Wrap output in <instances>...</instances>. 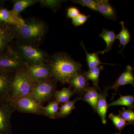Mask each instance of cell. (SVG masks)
Listing matches in <instances>:
<instances>
[{
    "instance_id": "6da1fadb",
    "label": "cell",
    "mask_w": 134,
    "mask_h": 134,
    "mask_svg": "<svg viewBox=\"0 0 134 134\" xmlns=\"http://www.w3.org/2000/svg\"><path fill=\"white\" fill-rule=\"evenodd\" d=\"M25 21L23 25H10L15 39L19 43L39 47L48 31V25L44 21L37 18Z\"/></svg>"
},
{
    "instance_id": "7a4b0ae2",
    "label": "cell",
    "mask_w": 134,
    "mask_h": 134,
    "mask_svg": "<svg viewBox=\"0 0 134 134\" xmlns=\"http://www.w3.org/2000/svg\"><path fill=\"white\" fill-rule=\"evenodd\" d=\"M48 64L52 77L63 84L68 83L70 79L82 72L80 62L72 59L66 53H55L50 56Z\"/></svg>"
},
{
    "instance_id": "3957f363",
    "label": "cell",
    "mask_w": 134,
    "mask_h": 134,
    "mask_svg": "<svg viewBox=\"0 0 134 134\" xmlns=\"http://www.w3.org/2000/svg\"><path fill=\"white\" fill-rule=\"evenodd\" d=\"M10 45L26 65L47 63L49 62L50 55L39 47L18 42Z\"/></svg>"
},
{
    "instance_id": "277c9868",
    "label": "cell",
    "mask_w": 134,
    "mask_h": 134,
    "mask_svg": "<svg viewBox=\"0 0 134 134\" xmlns=\"http://www.w3.org/2000/svg\"><path fill=\"white\" fill-rule=\"evenodd\" d=\"M35 84L26 74L24 68L17 71L11 85L10 100L31 94Z\"/></svg>"
},
{
    "instance_id": "5b68a950",
    "label": "cell",
    "mask_w": 134,
    "mask_h": 134,
    "mask_svg": "<svg viewBox=\"0 0 134 134\" xmlns=\"http://www.w3.org/2000/svg\"><path fill=\"white\" fill-rule=\"evenodd\" d=\"M57 82L51 78L36 83L31 95L41 104L51 101L56 91Z\"/></svg>"
},
{
    "instance_id": "8992f818",
    "label": "cell",
    "mask_w": 134,
    "mask_h": 134,
    "mask_svg": "<svg viewBox=\"0 0 134 134\" xmlns=\"http://www.w3.org/2000/svg\"><path fill=\"white\" fill-rule=\"evenodd\" d=\"M10 45L0 55V70L9 73H15L26 66Z\"/></svg>"
},
{
    "instance_id": "52a82bcc",
    "label": "cell",
    "mask_w": 134,
    "mask_h": 134,
    "mask_svg": "<svg viewBox=\"0 0 134 134\" xmlns=\"http://www.w3.org/2000/svg\"><path fill=\"white\" fill-rule=\"evenodd\" d=\"M10 101L15 111L20 113L43 115V106L31 94Z\"/></svg>"
},
{
    "instance_id": "ba28073f",
    "label": "cell",
    "mask_w": 134,
    "mask_h": 134,
    "mask_svg": "<svg viewBox=\"0 0 134 134\" xmlns=\"http://www.w3.org/2000/svg\"><path fill=\"white\" fill-rule=\"evenodd\" d=\"M15 111L10 100L0 99V134H13L11 120Z\"/></svg>"
},
{
    "instance_id": "9c48e42d",
    "label": "cell",
    "mask_w": 134,
    "mask_h": 134,
    "mask_svg": "<svg viewBox=\"0 0 134 134\" xmlns=\"http://www.w3.org/2000/svg\"><path fill=\"white\" fill-rule=\"evenodd\" d=\"M30 78L36 83L52 77L50 66L48 63L27 65L24 68Z\"/></svg>"
},
{
    "instance_id": "30bf717a",
    "label": "cell",
    "mask_w": 134,
    "mask_h": 134,
    "mask_svg": "<svg viewBox=\"0 0 134 134\" xmlns=\"http://www.w3.org/2000/svg\"><path fill=\"white\" fill-rule=\"evenodd\" d=\"M15 73L0 70V99L10 100L11 85Z\"/></svg>"
},
{
    "instance_id": "8fae6325",
    "label": "cell",
    "mask_w": 134,
    "mask_h": 134,
    "mask_svg": "<svg viewBox=\"0 0 134 134\" xmlns=\"http://www.w3.org/2000/svg\"><path fill=\"white\" fill-rule=\"evenodd\" d=\"M14 39L10 25L0 22V55L6 51Z\"/></svg>"
},
{
    "instance_id": "7c38bea8",
    "label": "cell",
    "mask_w": 134,
    "mask_h": 134,
    "mask_svg": "<svg viewBox=\"0 0 134 134\" xmlns=\"http://www.w3.org/2000/svg\"><path fill=\"white\" fill-rule=\"evenodd\" d=\"M134 68L130 65H128L125 71L120 76L115 83L110 86V89H113L114 93L113 95L112 98L116 94L120 86L127 84H130L134 86V76L133 73Z\"/></svg>"
},
{
    "instance_id": "4fadbf2b",
    "label": "cell",
    "mask_w": 134,
    "mask_h": 134,
    "mask_svg": "<svg viewBox=\"0 0 134 134\" xmlns=\"http://www.w3.org/2000/svg\"><path fill=\"white\" fill-rule=\"evenodd\" d=\"M0 22L11 26H19L24 24L25 21L12 10L3 7L0 9Z\"/></svg>"
},
{
    "instance_id": "5bb4252c",
    "label": "cell",
    "mask_w": 134,
    "mask_h": 134,
    "mask_svg": "<svg viewBox=\"0 0 134 134\" xmlns=\"http://www.w3.org/2000/svg\"><path fill=\"white\" fill-rule=\"evenodd\" d=\"M88 81L82 71L70 79L68 83L74 88L75 93L79 94L81 97L89 87Z\"/></svg>"
},
{
    "instance_id": "9a60e30c",
    "label": "cell",
    "mask_w": 134,
    "mask_h": 134,
    "mask_svg": "<svg viewBox=\"0 0 134 134\" xmlns=\"http://www.w3.org/2000/svg\"><path fill=\"white\" fill-rule=\"evenodd\" d=\"M97 11L103 16L113 21L117 20L118 16L115 9L107 0L96 1Z\"/></svg>"
},
{
    "instance_id": "2e32d148",
    "label": "cell",
    "mask_w": 134,
    "mask_h": 134,
    "mask_svg": "<svg viewBox=\"0 0 134 134\" xmlns=\"http://www.w3.org/2000/svg\"><path fill=\"white\" fill-rule=\"evenodd\" d=\"M110 86H106L103 93H100L96 105V112L98 114L104 125L107 123V114L108 110V104L107 98L108 96V91L110 90Z\"/></svg>"
},
{
    "instance_id": "e0dca14e",
    "label": "cell",
    "mask_w": 134,
    "mask_h": 134,
    "mask_svg": "<svg viewBox=\"0 0 134 134\" xmlns=\"http://www.w3.org/2000/svg\"><path fill=\"white\" fill-rule=\"evenodd\" d=\"M97 89L94 87L89 86L81 97L85 102L89 104L96 112V105L100 96Z\"/></svg>"
},
{
    "instance_id": "ac0fdd59",
    "label": "cell",
    "mask_w": 134,
    "mask_h": 134,
    "mask_svg": "<svg viewBox=\"0 0 134 134\" xmlns=\"http://www.w3.org/2000/svg\"><path fill=\"white\" fill-rule=\"evenodd\" d=\"M99 36L106 44V47L105 50L99 51V54H104L106 53L109 52L111 50L116 40V35L113 31L103 29L102 32L99 34Z\"/></svg>"
},
{
    "instance_id": "d6986e66",
    "label": "cell",
    "mask_w": 134,
    "mask_h": 134,
    "mask_svg": "<svg viewBox=\"0 0 134 134\" xmlns=\"http://www.w3.org/2000/svg\"><path fill=\"white\" fill-rule=\"evenodd\" d=\"M103 69L104 66L103 65H100L89 69L87 72H83L84 75L86 79L88 81L91 80L93 82V87H95L100 91L101 93L102 92L100 91L98 84L100 72Z\"/></svg>"
},
{
    "instance_id": "ffe728a7",
    "label": "cell",
    "mask_w": 134,
    "mask_h": 134,
    "mask_svg": "<svg viewBox=\"0 0 134 134\" xmlns=\"http://www.w3.org/2000/svg\"><path fill=\"white\" fill-rule=\"evenodd\" d=\"M72 88V87L70 86L68 88H64L60 90H56L54 96V100L61 105L68 102L72 96L75 94Z\"/></svg>"
},
{
    "instance_id": "44dd1931",
    "label": "cell",
    "mask_w": 134,
    "mask_h": 134,
    "mask_svg": "<svg viewBox=\"0 0 134 134\" xmlns=\"http://www.w3.org/2000/svg\"><path fill=\"white\" fill-rule=\"evenodd\" d=\"M80 44L82 47L83 48V50L86 53V62L88 64L89 69L98 66L101 64L111 65H115V64H109V63L108 64V63L101 62L100 59L99 58L98 55L99 54V51L96 52L92 53H90L87 51L82 41H81Z\"/></svg>"
},
{
    "instance_id": "7402d4cb",
    "label": "cell",
    "mask_w": 134,
    "mask_h": 134,
    "mask_svg": "<svg viewBox=\"0 0 134 134\" xmlns=\"http://www.w3.org/2000/svg\"><path fill=\"white\" fill-rule=\"evenodd\" d=\"M120 24L121 25V29L119 33L116 35V39L119 40V47H122L121 50L118 53L121 54L122 55V53L125 47L130 41L131 36L129 31L125 26L124 22L121 21L120 22Z\"/></svg>"
},
{
    "instance_id": "603a6c76",
    "label": "cell",
    "mask_w": 134,
    "mask_h": 134,
    "mask_svg": "<svg viewBox=\"0 0 134 134\" xmlns=\"http://www.w3.org/2000/svg\"><path fill=\"white\" fill-rule=\"evenodd\" d=\"M40 0H14L13 1L12 10L19 15L20 13L27 8L40 3Z\"/></svg>"
},
{
    "instance_id": "cb8c5ba5",
    "label": "cell",
    "mask_w": 134,
    "mask_h": 134,
    "mask_svg": "<svg viewBox=\"0 0 134 134\" xmlns=\"http://www.w3.org/2000/svg\"><path fill=\"white\" fill-rule=\"evenodd\" d=\"M79 100H81V97H76L74 100H69L67 103L61 105V106L59 108L58 119L66 118L68 116L75 108V103Z\"/></svg>"
},
{
    "instance_id": "d4e9b609",
    "label": "cell",
    "mask_w": 134,
    "mask_h": 134,
    "mask_svg": "<svg viewBox=\"0 0 134 134\" xmlns=\"http://www.w3.org/2000/svg\"><path fill=\"white\" fill-rule=\"evenodd\" d=\"M59 104L55 100L49 101L47 105L43 107V115L52 119L58 118Z\"/></svg>"
},
{
    "instance_id": "484cf974",
    "label": "cell",
    "mask_w": 134,
    "mask_h": 134,
    "mask_svg": "<svg viewBox=\"0 0 134 134\" xmlns=\"http://www.w3.org/2000/svg\"><path fill=\"white\" fill-rule=\"evenodd\" d=\"M120 97L117 100L108 104V107L115 106H126L128 108H134V96L127 95L122 96L120 93Z\"/></svg>"
},
{
    "instance_id": "4316f807",
    "label": "cell",
    "mask_w": 134,
    "mask_h": 134,
    "mask_svg": "<svg viewBox=\"0 0 134 134\" xmlns=\"http://www.w3.org/2000/svg\"><path fill=\"white\" fill-rule=\"evenodd\" d=\"M108 118L112 121L115 128L119 131V133H121V131L127 126L130 125L119 115H116L113 113L109 114Z\"/></svg>"
},
{
    "instance_id": "83f0119b",
    "label": "cell",
    "mask_w": 134,
    "mask_h": 134,
    "mask_svg": "<svg viewBox=\"0 0 134 134\" xmlns=\"http://www.w3.org/2000/svg\"><path fill=\"white\" fill-rule=\"evenodd\" d=\"M63 2V1L40 0V3L42 7L48 8L55 12L60 7L61 5Z\"/></svg>"
},
{
    "instance_id": "f1b7e54d",
    "label": "cell",
    "mask_w": 134,
    "mask_h": 134,
    "mask_svg": "<svg viewBox=\"0 0 134 134\" xmlns=\"http://www.w3.org/2000/svg\"><path fill=\"white\" fill-rule=\"evenodd\" d=\"M119 115L130 125H134V112L132 109H126L123 107L122 110H120L119 111Z\"/></svg>"
},
{
    "instance_id": "f546056e",
    "label": "cell",
    "mask_w": 134,
    "mask_h": 134,
    "mask_svg": "<svg viewBox=\"0 0 134 134\" xmlns=\"http://www.w3.org/2000/svg\"><path fill=\"white\" fill-rule=\"evenodd\" d=\"M72 2L78 4L83 7L90 9L94 11H97L96 1L94 0H74Z\"/></svg>"
},
{
    "instance_id": "4dcf8cb0",
    "label": "cell",
    "mask_w": 134,
    "mask_h": 134,
    "mask_svg": "<svg viewBox=\"0 0 134 134\" xmlns=\"http://www.w3.org/2000/svg\"><path fill=\"white\" fill-rule=\"evenodd\" d=\"M91 16V15H86L84 14H80L76 17L72 19V24L74 25L75 27L81 26L84 24Z\"/></svg>"
},
{
    "instance_id": "1f68e13d",
    "label": "cell",
    "mask_w": 134,
    "mask_h": 134,
    "mask_svg": "<svg viewBox=\"0 0 134 134\" xmlns=\"http://www.w3.org/2000/svg\"><path fill=\"white\" fill-rule=\"evenodd\" d=\"M80 14L79 9L76 7H70L67 9V17L69 18L73 19L79 15Z\"/></svg>"
},
{
    "instance_id": "d6a6232c",
    "label": "cell",
    "mask_w": 134,
    "mask_h": 134,
    "mask_svg": "<svg viewBox=\"0 0 134 134\" xmlns=\"http://www.w3.org/2000/svg\"><path fill=\"white\" fill-rule=\"evenodd\" d=\"M6 1L3 0H0V9L3 8V6L5 5Z\"/></svg>"
},
{
    "instance_id": "836d02e7",
    "label": "cell",
    "mask_w": 134,
    "mask_h": 134,
    "mask_svg": "<svg viewBox=\"0 0 134 134\" xmlns=\"http://www.w3.org/2000/svg\"><path fill=\"white\" fill-rule=\"evenodd\" d=\"M115 134H122L120 133H116Z\"/></svg>"
}]
</instances>
